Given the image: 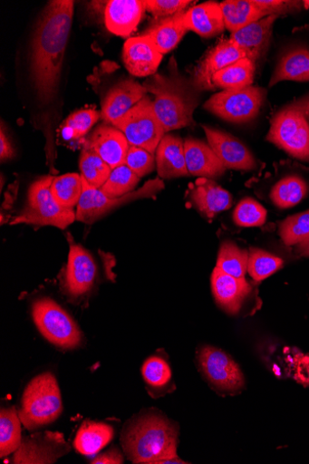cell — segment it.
<instances>
[{
	"mask_svg": "<svg viewBox=\"0 0 309 464\" xmlns=\"http://www.w3.org/2000/svg\"><path fill=\"white\" fill-rule=\"evenodd\" d=\"M73 7L72 0H53L43 9L34 34L31 73L43 104L51 103L59 90Z\"/></svg>",
	"mask_w": 309,
	"mask_h": 464,
	"instance_id": "obj_1",
	"label": "cell"
},
{
	"mask_svg": "<svg viewBox=\"0 0 309 464\" xmlns=\"http://www.w3.org/2000/svg\"><path fill=\"white\" fill-rule=\"evenodd\" d=\"M143 86L154 96V110L165 133L194 125L200 92L191 78L180 73L174 58L169 62L168 74L155 73Z\"/></svg>",
	"mask_w": 309,
	"mask_h": 464,
	"instance_id": "obj_2",
	"label": "cell"
},
{
	"mask_svg": "<svg viewBox=\"0 0 309 464\" xmlns=\"http://www.w3.org/2000/svg\"><path fill=\"white\" fill-rule=\"evenodd\" d=\"M121 445L134 463L163 464L178 457L179 431L160 415L132 420L121 434Z\"/></svg>",
	"mask_w": 309,
	"mask_h": 464,
	"instance_id": "obj_3",
	"label": "cell"
},
{
	"mask_svg": "<svg viewBox=\"0 0 309 464\" xmlns=\"http://www.w3.org/2000/svg\"><path fill=\"white\" fill-rule=\"evenodd\" d=\"M266 140L293 158L309 161V93L274 115Z\"/></svg>",
	"mask_w": 309,
	"mask_h": 464,
	"instance_id": "obj_4",
	"label": "cell"
},
{
	"mask_svg": "<svg viewBox=\"0 0 309 464\" xmlns=\"http://www.w3.org/2000/svg\"><path fill=\"white\" fill-rule=\"evenodd\" d=\"M63 411L62 395L55 376L40 374L26 387L19 416L23 425L34 430L55 421Z\"/></svg>",
	"mask_w": 309,
	"mask_h": 464,
	"instance_id": "obj_5",
	"label": "cell"
},
{
	"mask_svg": "<svg viewBox=\"0 0 309 464\" xmlns=\"http://www.w3.org/2000/svg\"><path fill=\"white\" fill-rule=\"evenodd\" d=\"M54 179L51 176L43 177L31 185L26 204L12 221L13 226L26 224L65 229L76 220L74 209L62 207L54 198L51 189Z\"/></svg>",
	"mask_w": 309,
	"mask_h": 464,
	"instance_id": "obj_6",
	"label": "cell"
},
{
	"mask_svg": "<svg viewBox=\"0 0 309 464\" xmlns=\"http://www.w3.org/2000/svg\"><path fill=\"white\" fill-rule=\"evenodd\" d=\"M111 124L123 133L130 146L142 148L152 154L166 134L153 101L148 95Z\"/></svg>",
	"mask_w": 309,
	"mask_h": 464,
	"instance_id": "obj_7",
	"label": "cell"
},
{
	"mask_svg": "<svg viewBox=\"0 0 309 464\" xmlns=\"http://www.w3.org/2000/svg\"><path fill=\"white\" fill-rule=\"evenodd\" d=\"M32 315L40 333L53 345L63 350L75 349L80 345L81 330L54 301L45 298L35 302Z\"/></svg>",
	"mask_w": 309,
	"mask_h": 464,
	"instance_id": "obj_8",
	"label": "cell"
},
{
	"mask_svg": "<svg viewBox=\"0 0 309 464\" xmlns=\"http://www.w3.org/2000/svg\"><path fill=\"white\" fill-rule=\"evenodd\" d=\"M267 91L250 86L236 91H223L214 94L204 105L212 114L233 123H245L259 113Z\"/></svg>",
	"mask_w": 309,
	"mask_h": 464,
	"instance_id": "obj_9",
	"label": "cell"
},
{
	"mask_svg": "<svg viewBox=\"0 0 309 464\" xmlns=\"http://www.w3.org/2000/svg\"><path fill=\"white\" fill-rule=\"evenodd\" d=\"M82 193L77 206L76 220L92 224L111 212L114 208L137 199L153 198L164 188L159 179L150 180L139 190L132 191L122 197L110 198L101 189L88 184L82 178Z\"/></svg>",
	"mask_w": 309,
	"mask_h": 464,
	"instance_id": "obj_10",
	"label": "cell"
},
{
	"mask_svg": "<svg viewBox=\"0 0 309 464\" xmlns=\"http://www.w3.org/2000/svg\"><path fill=\"white\" fill-rule=\"evenodd\" d=\"M71 447L60 432L34 434L22 440L13 463L49 464L70 452Z\"/></svg>",
	"mask_w": 309,
	"mask_h": 464,
	"instance_id": "obj_11",
	"label": "cell"
},
{
	"mask_svg": "<svg viewBox=\"0 0 309 464\" xmlns=\"http://www.w3.org/2000/svg\"><path fill=\"white\" fill-rule=\"evenodd\" d=\"M200 367L208 381L225 391H238L245 385L244 375L237 363L226 353L204 347L198 355Z\"/></svg>",
	"mask_w": 309,
	"mask_h": 464,
	"instance_id": "obj_12",
	"label": "cell"
},
{
	"mask_svg": "<svg viewBox=\"0 0 309 464\" xmlns=\"http://www.w3.org/2000/svg\"><path fill=\"white\" fill-rule=\"evenodd\" d=\"M246 57L245 53L230 38L220 41L195 67L191 80L200 92L215 91L213 75Z\"/></svg>",
	"mask_w": 309,
	"mask_h": 464,
	"instance_id": "obj_13",
	"label": "cell"
},
{
	"mask_svg": "<svg viewBox=\"0 0 309 464\" xmlns=\"http://www.w3.org/2000/svg\"><path fill=\"white\" fill-rule=\"evenodd\" d=\"M98 276L97 265L82 246L71 242L65 273V288L72 298H79L90 292Z\"/></svg>",
	"mask_w": 309,
	"mask_h": 464,
	"instance_id": "obj_14",
	"label": "cell"
},
{
	"mask_svg": "<svg viewBox=\"0 0 309 464\" xmlns=\"http://www.w3.org/2000/svg\"><path fill=\"white\" fill-rule=\"evenodd\" d=\"M208 145L222 160L227 169L253 171L258 162L250 150L232 135L203 125Z\"/></svg>",
	"mask_w": 309,
	"mask_h": 464,
	"instance_id": "obj_15",
	"label": "cell"
},
{
	"mask_svg": "<svg viewBox=\"0 0 309 464\" xmlns=\"http://www.w3.org/2000/svg\"><path fill=\"white\" fill-rule=\"evenodd\" d=\"M82 147L84 150L100 156L113 170L125 163L130 144L115 126L104 122L85 138Z\"/></svg>",
	"mask_w": 309,
	"mask_h": 464,
	"instance_id": "obj_16",
	"label": "cell"
},
{
	"mask_svg": "<svg viewBox=\"0 0 309 464\" xmlns=\"http://www.w3.org/2000/svg\"><path fill=\"white\" fill-rule=\"evenodd\" d=\"M278 18L272 15L252 23L232 34L230 39L256 63L266 57L270 50L274 26Z\"/></svg>",
	"mask_w": 309,
	"mask_h": 464,
	"instance_id": "obj_17",
	"label": "cell"
},
{
	"mask_svg": "<svg viewBox=\"0 0 309 464\" xmlns=\"http://www.w3.org/2000/svg\"><path fill=\"white\" fill-rule=\"evenodd\" d=\"M122 59L128 72L137 77H150L157 73L163 55L150 38L144 35L130 37L123 46Z\"/></svg>",
	"mask_w": 309,
	"mask_h": 464,
	"instance_id": "obj_18",
	"label": "cell"
},
{
	"mask_svg": "<svg viewBox=\"0 0 309 464\" xmlns=\"http://www.w3.org/2000/svg\"><path fill=\"white\" fill-rule=\"evenodd\" d=\"M147 95L148 92L143 84L132 79L122 80L106 94L102 102L101 118L111 124Z\"/></svg>",
	"mask_w": 309,
	"mask_h": 464,
	"instance_id": "obj_19",
	"label": "cell"
},
{
	"mask_svg": "<svg viewBox=\"0 0 309 464\" xmlns=\"http://www.w3.org/2000/svg\"><path fill=\"white\" fill-rule=\"evenodd\" d=\"M214 298L218 306L230 314H237L252 291L246 278H237L215 268L211 276Z\"/></svg>",
	"mask_w": 309,
	"mask_h": 464,
	"instance_id": "obj_20",
	"label": "cell"
},
{
	"mask_svg": "<svg viewBox=\"0 0 309 464\" xmlns=\"http://www.w3.org/2000/svg\"><path fill=\"white\" fill-rule=\"evenodd\" d=\"M145 12L143 0H111L105 8V24L111 33L127 37L137 30Z\"/></svg>",
	"mask_w": 309,
	"mask_h": 464,
	"instance_id": "obj_21",
	"label": "cell"
},
{
	"mask_svg": "<svg viewBox=\"0 0 309 464\" xmlns=\"http://www.w3.org/2000/svg\"><path fill=\"white\" fill-rule=\"evenodd\" d=\"M188 197L198 212L208 219L225 212L233 205L232 195L208 179H200L191 185Z\"/></svg>",
	"mask_w": 309,
	"mask_h": 464,
	"instance_id": "obj_22",
	"label": "cell"
},
{
	"mask_svg": "<svg viewBox=\"0 0 309 464\" xmlns=\"http://www.w3.org/2000/svg\"><path fill=\"white\" fill-rule=\"evenodd\" d=\"M185 154L188 170L191 176L213 179L222 177L227 171V167L211 147L201 140L187 139Z\"/></svg>",
	"mask_w": 309,
	"mask_h": 464,
	"instance_id": "obj_23",
	"label": "cell"
},
{
	"mask_svg": "<svg viewBox=\"0 0 309 464\" xmlns=\"http://www.w3.org/2000/svg\"><path fill=\"white\" fill-rule=\"evenodd\" d=\"M156 163L159 177L163 179L189 176L185 141L179 136L165 135L156 151Z\"/></svg>",
	"mask_w": 309,
	"mask_h": 464,
	"instance_id": "obj_24",
	"label": "cell"
},
{
	"mask_svg": "<svg viewBox=\"0 0 309 464\" xmlns=\"http://www.w3.org/2000/svg\"><path fill=\"white\" fill-rule=\"evenodd\" d=\"M187 11L174 15L154 19L140 34L150 39L157 50L165 55L171 52L188 32L185 24Z\"/></svg>",
	"mask_w": 309,
	"mask_h": 464,
	"instance_id": "obj_25",
	"label": "cell"
},
{
	"mask_svg": "<svg viewBox=\"0 0 309 464\" xmlns=\"http://www.w3.org/2000/svg\"><path fill=\"white\" fill-rule=\"evenodd\" d=\"M188 31H193L204 38L218 35L227 29L220 4L205 3L190 8L185 15Z\"/></svg>",
	"mask_w": 309,
	"mask_h": 464,
	"instance_id": "obj_26",
	"label": "cell"
},
{
	"mask_svg": "<svg viewBox=\"0 0 309 464\" xmlns=\"http://www.w3.org/2000/svg\"><path fill=\"white\" fill-rule=\"evenodd\" d=\"M283 81H309V49L295 46L285 51L279 59L269 86L275 87Z\"/></svg>",
	"mask_w": 309,
	"mask_h": 464,
	"instance_id": "obj_27",
	"label": "cell"
},
{
	"mask_svg": "<svg viewBox=\"0 0 309 464\" xmlns=\"http://www.w3.org/2000/svg\"><path fill=\"white\" fill-rule=\"evenodd\" d=\"M113 429L103 423L86 420L80 428L73 445L82 455L92 456L99 453L113 439Z\"/></svg>",
	"mask_w": 309,
	"mask_h": 464,
	"instance_id": "obj_28",
	"label": "cell"
},
{
	"mask_svg": "<svg viewBox=\"0 0 309 464\" xmlns=\"http://www.w3.org/2000/svg\"><path fill=\"white\" fill-rule=\"evenodd\" d=\"M256 72V63L247 57L216 72L212 77L215 88L224 91H236L252 86Z\"/></svg>",
	"mask_w": 309,
	"mask_h": 464,
	"instance_id": "obj_29",
	"label": "cell"
},
{
	"mask_svg": "<svg viewBox=\"0 0 309 464\" xmlns=\"http://www.w3.org/2000/svg\"><path fill=\"white\" fill-rule=\"evenodd\" d=\"M226 28L232 34L265 17L253 0H228L220 4Z\"/></svg>",
	"mask_w": 309,
	"mask_h": 464,
	"instance_id": "obj_30",
	"label": "cell"
},
{
	"mask_svg": "<svg viewBox=\"0 0 309 464\" xmlns=\"http://www.w3.org/2000/svg\"><path fill=\"white\" fill-rule=\"evenodd\" d=\"M307 182L299 176H286L272 188L270 198L279 208H289L299 204L308 194Z\"/></svg>",
	"mask_w": 309,
	"mask_h": 464,
	"instance_id": "obj_31",
	"label": "cell"
},
{
	"mask_svg": "<svg viewBox=\"0 0 309 464\" xmlns=\"http://www.w3.org/2000/svg\"><path fill=\"white\" fill-rule=\"evenodd\" d=\"M19 413L14 407L0 412V457L14 453L22 444V428Z\"/></svg>",
	"mask_w": 309,
	"mask_h": 464,
	"instance_id": "obj_32",
	"label": "cell"
},
{
	"mask_svg": "<svg viewBox=\"0 0 309 464\" xmlns=\"http://www.w3.org/2000/svg\"><path fill=\"white\" fill-rule=\"evenodd\" d=\"M249 253L232 241L220 246L217 268L237 278H245L248 267Z\"/></svg>",
	"mask_w": 309,
	"mask_h": 464,
	"instance_id": "obj_33",
	"label": "cell"
},
{
	"mask_svg": "<svg viewBox=\"0 0 309 464\" xmlns=\"http://www.w3.org/2000/svg\"><path fill=\"white\" fill-rule=\"evenodd\" d=\"M82 178L90 185L101 189L108 181L112 169L100 156L82 150L80 157Z\"/></svg>",
	"mask_w": 309,
	"mask_h": 464,
	"instance_id": "obj_34",
	"label": "cell"
},
{
	"mask_svg": "<svg viewBox=\"0 0 309 464\" xmlns=\"http://www.w3.org/2000/svg\"><path fill=\"white\" fill-rule=\"evenodd\" d=\"M52 193L63 208L78 206L82 193V179L78 174H67L56 178L52 184Z\"/></svg>",
	"mask_w": 309,
	"mask_h": 464,
	"instance_id": "obj_35",
	"label": "cell"
},
{
	"mask_svg": "<svg viewBox=\"0 0 309 464\" xmlns=\"http://www.w3.org/2000/svg\"><path fill=\"white\" fill-rule=\"evenodd\" d=\"M140 181V178L124 163L113 169L101 190L108 198H116L134 191Z\"/></svg>",
	"mask_w": 309,
	"mask_h": 464,
	"instance_id": "obj_36",
	"label": "cell"
},
{
	"mask_svg": "<svg viewBox=\"0 0 309 464\" xmlns=\"http://www.w3.org/2000/svg\"><path fill=\"white\" fill-rule=\"evenodd\" d=\"M284 266V261L267 251L251 247L248 256L247 272L256 282L270 277Z\"/></svg>",
	"mask_w": 309,
	"mask_h": 464,
	"instance_id": "obj_37",
	"label": "cell"
},
{
	"mask_svg": "<svg viewBox=\"0 0 309 464\" xmlns=\"http://www.w3.org/2000/svg\"><path fill=\"white\" fill-rule=\"evenodd\" d=\"M101 113L94 109L80 110L71 114L63 126V136L67 140H81L90 132Z\"/></svg>",
	"mask_w": 309,
	"mask_h": 464,
	"instance_id": "obj_38",
	"label": "cell"
},
{
	"mask_svg": "<svg viewBox=\"0 0 309 464\" xmlns=\"http://www.w3.org/2000/svg\"><path fill=\"white\" fill-rule=\"evenodd\" d=\"M279 235L287 246H296L309 238V209L281 222Z\"/></svg>",
	"mask_w": 309,
	"mask_h": 464,
	"instance_id": "obj_39",
	"label": "cell"
},
{
	"mask_svg": "<svg viewBox=\"0 0 309 464\" xmlns=\"http://www.w3.org/2000/svg\"><path fill=\"white\" fill-rule=\"evenodd\" d=\"M266 219V208L251 198L241 200L234 213L235 223L243 227H261Z\"/></svg>",
	"mask_w": 309,
	"mask_h": 464,
	"instance_id": "obj_40",
	"label": "cell"
},
{
	"mask_svg": "<svg viewBox=\"0 0 309 464\" xmlns=\"http://www.w3.org/2000/svg\"><path fill=\"white\" fill-rule=\"evenodd\" d=\"M125 164L140 179L152 173L157 166L154 154L135 146H130Z\"/></svg>",
	"mask_w": 309,
	"mask_h": 464,
	"instance_id": "obj_41",
	"label": "cell"
},
{
	"mask_svg": "<svg viewBox=\"0 0 309 464\" xmlns=\"http://www.w3.org/2000/svg\"><path fill=\"white\" fill-rule=\"evenodd\" d=\"M142 373L147 384L154 388L166 386L171 378L169 364L159 357H151L146 361L142 367Z\"/></svg>",
	"mask_w": 309,
	"mask_h": 464,
	"instance_id": "obj_42",
	"label": "cell"
},
{
	"mask_svg": "<svg viewBox=\"0 0 309 464\" xmlns=\"http://www.w3.org/2000/svg\"><path fill=\"white\" fill-rule=\"evenodd\" d=\"M194 4L190 0H146V12L152 14L155 19L174 15Z\"/></svg>",
	"mask_w": 309,
	"mask_h": 464,
	"instance_id": "obj_43",
	"label": "cell"
},
{
	"mask_svg": "<svg viewBox=\"0 0 309 464\" xmlns=\"http://www.w3.org/2000/svg\"><path fill=\"white\" fill-rule=\"evenodd\" d=\"M253 2L267 17L296 14L304 7L303 2H290V0L288 2L287 0H253Z\"/></svg>",
	"mask_w": 309,
	"mask_h": 464,
	"instance_id": "obj_44",
	"label": "cell"
},
{
	"mask_svg": "<svg viewBox=\"0 0 309 464\" xmlns=\"http://www.w3.org/2000/svg\"><path fill=\"white\" fill-rule=\"evenodd\" d=\"M294 378L304 387H309V354L298 353L294 360Z\"/></svg>",
	"mask_w": 309,
	"mask_h": 464,
	"instance_id": "obj_45",
	"label": "cell"
},
{
	"mask_svg": "<svg viewBox=\"0 0 309 464\" xmlns=\"http://www.w3.org/2000/svg\"><path fill=\"white\" fill-rule=\"evenodd\" d=\"M124 461V458L121 450L117 448H112L108 451L100 454L95 458L92 463L93 464H121Z\"/></svg>",
	"mask_w": 309,
	"mask_h": 464,
	"instance_id": "obj_46",
	"label": "cell"
},
{
	"mask_svg": "<svg viewBox=\"0 0 309 464\" xmlns=\"http://www.w3.org/2000/svg\"><path fill=\"white\" fill-rule=\"evenodd\" d=\"M14 157V150L12 142L5 133L4 123L2 124V133H0V159L2 161L9 160Z\"/></svg>",
	"mask_w": 309,
	"mask_h": 464,
	"instance_id": "obj_47",
	"label": "cell"
},
{
	"mask_svg": "<svg viewBox=\"0 0 309 464\" xmlns=\"http://www.w3.org/2000/svg\"><path fill=\"white\" fill-rule=\"evenodd\" d=\"M296 252L300 256L309 258V238L296 245Z\"/></svg>",
	"mask_w": 309,
	"mask_h": 464,
	"instance_id": "obj_48",
	"label": "cell"
},
{
	"mask_svg": "<svg viewBox=\"0 0 309 464\" xmlns=\"http://www.w3.org/2000/svg\"><path fill=\"white\" fill-rule=\"evenodd\" d=\"M304 7L306 10H309V0H306V2H303Z\"/></svg>",
	"mask_w": 309,
	"mask_h": 464,
	"instance_id": "obj_49",
	"label": "cell"
}]
</instances>
